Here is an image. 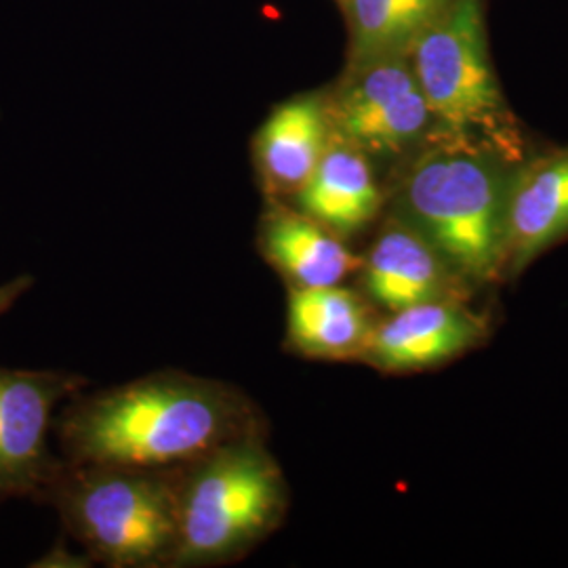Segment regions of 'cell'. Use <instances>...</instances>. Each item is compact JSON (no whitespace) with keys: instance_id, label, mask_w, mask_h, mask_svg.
I'll use <instances>...</instances> for the list:
<instances>
[{"instance_id":"cell-1","label":"cell","mask_w":568,"mask_h":568,"mask_svg":"<svg viewBox=\"0 0 568 568\" xmlns=\"http://www.w3.org/2000/svg\"><path fill=\"white\" fill-rule=\"evenodd\" d=\"M243 398L185 375H156L74 406L61 440L77 466H190L246 434Z\"/></svg>"},{"instance_id":"cell-2","label":"cell","mask_w":568,"mask_h":568,"mask_svg":"<svg viewBox=\"0 0 568 568\" xmlns=\"http://www.w3.org/2000/svg\"><path fill=\"white\" fill-rule=\"evenodd\" d=\"M487 143L429 133L398 164L387 213L415 227L476 293L499 286L514 169Z\"/></svg>"},{"instance_id":"cell-3","label":"cell","mask_w":568,"mask_h":568,"mask_svg":"<svg viewBox=\"0 0 568 568\" xmlns=\"http://www.w3.org/2000/svg\"><path fill=\"white\" fill-rule=\"evenodd\" d=\"M286 499L283 469L248 432L206 453L180 480L171 562L199 567L241 556L278 527Z\"/></svg>"},{"instance_id":"cell-4","label":"cell","mask_w":568,"mask_h":568,"mask_svg":"<svg viewBox=\"0 0 568 568\" xmlns=\"http://www.w3.org/2000/svg\"><path fill=\"white\" fill-rule=\"evenodd\" d=\"M408 60L434 119V133L487 143L511 163H523L535 150L495 74L485 0H457L415 41Z\"/></svg>"},{"instance_id":"cell-5","label":"cell","mask_w":568,"mask_h":568,"mask_svg":"<svg viewBox=\"0 0 568 568\" xmlns=\"http://www.w3.org/2000/svg\"><path fill=\"white\" fill-rule=\"evenodd\" d=\"M61 514L74 535L110 567H152L173 558L180 480L166 469L77 466L55 478Z\"/></svg>"},{"instance_id":"cell-6","label":"cell","mask_w":568,"mask_h":568,"mask_svg":"<svg viewBox=\"0 0 568 568\" xmlns=\"http://www.w3.org/2000/svg\"><path fill=\"white\" fill-rule=\"evenodd\" d=\"M326 112L331 133L371 161L400 164L434 131L408 55L349 61Z\"/></svg>"},{"instance_id":"cell-7","label":"cell","mask_w":568,"mask_h":568,"mask_svg":"<svg viewBox=\"0 0 568 568\" xmlns=\"http://www.w3.org/2000/svg\"><path fill=\"white\" fill-rule=\"evenodd\" d=\"M493 326L490 310L466 300L408 305L379 318L363 363L387 375L438 368L487 344Z\"/></svg>"},{"instance_id":"cell-8","label":"cell","mask_w":568,"mask_h":568,"mask_svg":"<svg viewBox=\"0 0 568 568\" xmlns=\"http://www.w3.org/2000/svg\"><path fill=\"white\" fill-rule=\"evenodd\" d=\"M77 386L79 379L63 373L0 368V497L42 493L51 485V415Z\"/></svg>"},{"instance_id":"cell-9","label":"cell","mask_w":568,"mask_h":568,"mask_svg":"<svg viewBox=\"0 0 568 568\" xmlns=\"http://www.w3.org/2000/svg\"><path fill=\"white\" fill-rule=\"evenodd\" d=\"M358 274L366 300L386 312L434 300L474 302L480 295L434 244L389 213L368 246Z\"/></svg>"},{"instance_id":"cell-10","label":"cell","mask_w":568,"mask_h":568,"mask_svg":"<svg viewBox=\"0 0 568 568\" xmlns=\"http://www.w3.org/2000/svg\"><path fill=\"white\" fill-rule=\"evenodd\" d=\"M568 241V145L532 150L514 169L499 281H518L556 244Z\"/></svg>"},{"instance_id":"cell-11","label":"cell","mask_w":568,"mask_h":568,"mask_svg":"<svg viewBox=\"0 0 568 568\" xmlns=\"http://www.w3.org/2000/svg\"><path fill=\"white\" fill-rule=\"evenodd\" d=\"M379 323L375 305L342 284L291 288L288 344L316 361H363Z\"/></svg>"},{"instance_id":"cell-12","label":"cell","mask_w":568,"mask_h":568,"mask_svg":"<svg viewBox=\"0 0 568 568\" xmlns=\"http://www.w3.org/2000/svg\"><path fill=\"white\" fill-rule=\"evenodd\" d=\"M295 199L300 211L342 239L373 224L386 206L373 161L333 133L321 163Z\"/></svg>"},{"instance_id":"cell-13","label":"cell","mask_w":568,"mask_h":568,"mask_svg":"<svg viewBox=\"0 0 568 568\" xmlns=\"http://www.w3.org/2000/svg\"><path fill=\"white\" fill-rule=\"evenodd\" d=\"M260 244L265 260L291 288L342 284L363 265V257L339 234L286 204L276 203L267 211Z\"/></svg>"},{"instance_id":"cell-14","label":"cell","mask_w":568,"mask_h":568,"mask_svg":"<svg viewBox=\"0 0 568 568\" xmlns=\"http://www.w3.org/2000/svg\"><path fill=\"white\" fill-rule=\"evenodd\" d=\"M331 142L326 98L307 93L281 103L257 135V161L265 187L278 196H297Z\"/></svg>"},{"instance_id":"cell-15","label":"cell","mask_w":568,"mask_h":568,"mask_svg":"<svg viewBox=\"0 0 568 568\" xmlns=\"http://www.w3.org/2000/svg\"><path fill=\"white\" fill-rule=\"evenodd\" d=\"M457 0H342L349 61L408 55L410 47Z\"/></svg>"},{"instance_id":"cell-16","label":"cell","mask_w":568,"mask_h":568,"mask_svg":"<svg viewBox=\"0 0 568 568\" xmlns=\"http://www.w3.org/2000/svg\"><path fill=\"white\" fill-rule=\"evenodd\" d=\"M30 283H32V281H30L28 276H20V278H16V281L0 286V316L20 300L21 295L28 291Z\"/></svg>"}]
</instances>
